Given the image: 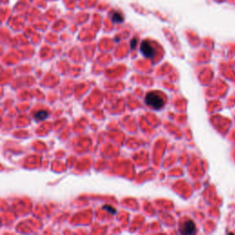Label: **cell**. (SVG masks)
<instances>
[{
  "mask_svg": "<svg viewBox=\"0 0 235 235\" xmlns=\"http://www.w3.org/2000/svg\"><path fill=\"white\" fill-rule=\"evenodd\" d=\"M140 51H142V53L145 57L153 58L154 55H155L156 51L149 41H144L142 42V44H140Z\"/></svg>",
  "mask_w": 235,
  "mask_h": 235,
  "instance_id": "cell-2",
  "label": "cell"
},
{
  "mask_svg": "<svg viewBox=\"0 0 235 235\" xmlns=\"http://www.w3.org/2000/svg\"><path fill=\"white\" fill-rule=\"evenodd\" d=\"M49 113L47 111L45 110H41L39 112H37L36 115H35V118H36V120H45L47 117H48Z\"/></svg>",
  "mask_w": 235,
  "mask_h": 235,
  "instance_id": "cell-4",
  "label": "cell"
},
{
  "mask_svg": "<svg viewBox=\"0 0 235 235\" xmlns=\"http://www.w3.org/2000/svg\"><path fill=\"white\" fill-rule=\"evenodd\" d=\"M180 232L183 234H192L196 232V225L192 220H187L182 225Z\"/></svg>",
  "mask_w": 235,
  "mask_h": 235,
  "instance_id": "cell-3",
  "label": "cell"
},
{
  "mask_svg": "<svg viewBox=\"0 0 235 235\" xmlns=\"http://www.w3.org/2000/svg\"><path fill=\"white\" fill-rule=\"evenodd\" d=\"M113 20H114V22H120V21H122L123 20V18H122V16L120 15V13H114V15H113Z\"/></svg>",
  "mask_w": 235,
  "mask_h": 235,
  "instance_id": "cell-5",
  "label": "cell"
},
{
  "mask_svg": "<svg viewBox=\"0 0 235 235\" xmlns=\"http://www.w3.org/2000/svg\"><path fill=\"white\" fill-rule=\"evenodd\" d=\"M166 97L160 91H151L145 97V103L154 109H161L165 105Z\"/></svg>",
  "mask_w": 235,
  "mask_h": 235,
  "instance_id": "cell-1",
  "label": "cell"
},
{
  "mask_svg": "<svg viewBox=\"0 0 235 235\" xmlns=\"http://www.w3.org/2000/svg\"><path fill=\"white\" fill-rule=\"evenodd\" d=\"M105 209H109V211H111V213H112V214H115V212H116V210H115V209L109 208V207H105Z\"/></svg>",
  "mask_w": 235,
  "mask_h": 235,
  "instance_id": "cell-6",
  "label": "cell"
}]
</instances>
